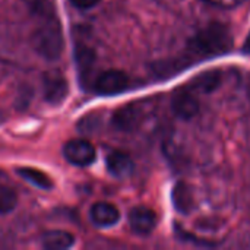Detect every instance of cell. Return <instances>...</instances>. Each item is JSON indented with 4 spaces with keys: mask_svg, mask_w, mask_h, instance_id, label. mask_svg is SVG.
I'll return each mask as SVG.
<instances>
[{
    "mask_svg": "<svg viewBox=\"0 0 250 250\" xmlns=\"http://www.w3.org/2000/svg\"><path fill=\"white\" fill-rule=\"evenodd\" d=\"M28 6L32 13L41 19L34 32V47L37 53L48 60L59 59L63 51L64 40L53 4L48 0H28Z\"/></svg>",
    "mask_w": 250,
    "mask_h": 250,
    "instance_id": "cell-1",
    "label": "cell"
},
{
    "mask_svg": "<svg viewBox=\"0 0 250 250\" xmlns=\"http://www.w3.org/2000/svg\"><path fill=\"white\" fill-rule=\"evenodd\" d=\"M233 48V35L230 29L218 22H212L196 32L189 44L188 51L195 59H211L230 53Z\"/></svg>",
    "mask_w": 250,
    "mask_h": 250,
    "instance_id": "cell-2",
    "label": "cell"
},
{
    "mask_svg": "<svg viewBox=\"0 0 250 250\" xmlns=\"http://www.w3.org/2000/svg\"><path fill=\"white\" fill-rule=\"evenodd\" d=\"M129 88V78L122 70H105L103 72L94 83V89L98 95L111 97L125 92Z\"/></svg>",
    "mask_w": 250,
    "mask_h": 250,
    "instance_id": "cell-3",
    "label": "cell"
},
{
    "mask_svg": "<svg viewBox=\"0 0 250 250\" xmlns=\"http://www.w3.org/2000/svg\"><path fill=\"white\" fill-rule=\"evenodd\" d=\"M64 158L76 167H88L97 158L94 145L85 139H72L63 148Z\"/></svg>",
    "mask_w": 250,
    "mask_h": 250,
    "instance_id": "cell-4",
    "label": "cell"
},
{
    "mask_svg": "<svg viewBox=\"0 0 250 250\" xmlns=\"http://www.w3.org/2000/svg\"><path fill=\"white\" fill-rule=\"evenodd\" d=\"M42 91L44 100L48 104L59 105L66 100L69 94L67 81L59 72H47L42 78Z\"/></svg>",
    "mask_w": 250,
    "mask_h": 250,
    "instance_id": "cell-5",
    "label": "cell"
},
{
    "mask_svg": "<svg viewBox=\"0 0 250 250\" xmlns=\"http://www.w3.org/2000/svg\"><path fill=\"white\" fill-rule=\"evenodd\" d=\"M171 108L179 119L190 120L199 113V101L192 89L183 86L174 92L171 100Z\"/></svg>",
    "mask_w": 250,
    "mask_h": 250,
    "instance_id": "cell-6",
    "label": "cell"
},
{
    "mask_svg": "<svg viewBox=\"0 0 250 250\" xmlns=\"http://www.w3.org/2000/svg\"><path fill=\"white\" fill-rule=\"evenodd\" d=\"M129 224L133 233L148 236L157 227V214L146 207H136L129 214Z\"/></svg>",
    "mask_w": 250,
    "mask_h": 250,
    "instance_id": "cell-7",
    "label": "cell"
},
{
    "mask_svg": "<svg viewBox=\"0 0 250 250\" xmlns=\"http://www.w3.org/2000/svg\"><path fill=\"white\" fill-rule=\"evenodd\" d=\"M91 221L101 229H108L114 224L119 223L120 220V212L119 209L108 202H97L89 212Z\"/></svg>",
    "mask_w": 250,
    "mask_h": 250,
    "instance_id": "cell-8",
    "label": "cell"
},
{
    "mask_svg": "<svg viewBox=\"0 0 250 250\" xmlns=\"http://www.w3.org/2000/svg\"><path fill=\"white\" fill-rule=\"evenodd\" d=\"M75 60H76V69L82 85L88 83V78L92 72L94 62H95V53L92 48H89L85 44H78L75 47Z\"/></svg>",
    "mask_w": 250,
    "mask_h": 250,
    "instance_id": "cell-9",
    "label": "cell"
},
{
    "mask_svg": "<svg viewBox=\"0 0 250 250\" xmlns=\"http://www.w3.org/2000/svg\"><path fill=\"white\" fill-rule=\"evenodd\" d=\"M223 82V73L220 70H207L201 75H198L193 81L189 82V85H186L189 89H192L195 94L201 92V94H209L212 91H215Z\"/></svg>",
    "mask_w": 250,
    "mask_h": 250,
    "instance_id": "cell-10",
    "label": "cell"
},
{
    "mask_svg": "<svg viewBox=\"0 0 250 250\" xmlns=\"http://www.w3.org/2000/svg\"><path fill=\"white\" fill-rule=\"evenodd\" d=\"M142 117V111L136 104H130L126 107H122L120 110L116 111V114L113 116V125L119 129V130H133Z\"/></svg>",
    "mask_w": 250,
    "mask_h": 250,
    "instance_id": "cell-11",
    "label": "cell"
},
{
    "mask_svg": "<svg viewBox=\"0 0 250 250\" xmlns=\"http://www.w3.org/2000/svg\"><path fill=\"white\" fill-rule=\"evenodd\" d=\"M107 170L114 177L123 179V177H127L129 174H132L133 161L127 154H125L122 151H114V152L108 154V157H107Z\"/></svg>",
    "mask_w": 250,
    "mask_h": 250,
    "instance_id": "cell-12",
    "label": "cell"
},
{
    "mask_svg": "<svg viewBox=\"0 0 250 250\" xmlns=\"http://www.w3.org/2000/svg\"><path fill=\"white\" fill-rule=\"evenodd\" d=\"M41 245L44 249L48 250H64L75 245V237L63 230H51L44 233L41 239Z\"/></svg>",
    "mask_w": 250,
    "mask_h": 250,
    "instance_id": "cell-13",
    "label": "cell"
},
{
    "mask_svg": "<svg viewBox=\"0 0 250 250\" xmlns=\"http://www.w3.org/2000/svg\"><path fill=\"white\" fill-rule=\"evenodd\" d=\"M171 198H173L174 208L179 212H182V214H189L190 212V209L193 207V198H192V192H190L188 185H185V183L176 185L174 189H173Z\"/></svg>",
    "mask_w": 250,
    "mask_h": 250,
    "instance_id": "cell-14",
    "label": "cell"
},
{
    "mask_svg": "<svg viewBox=\"0 0 250 250\" xmlns=\"http://www.w3.org/2000/svg\"><path fill=\"white\" fill-rule=\"evenodd\" d=\"M18 174H19L23 180H26L28 183L34 185V186L38 188V189L50 190V189L53 188L51 179H50L45 173H42V171H40V170H37V168H29V167L18 168Z\"/></svg>",
    "mask_w": 250,
    "mask_h": 250,
    "instance_id": "cell-15",
    "label": "cell"
},
{
    "mask_svg": "<svg viewBox=\"0 0 250 250\" xmlns=\"http://www.w3.org/2000/svg\"><path fill=\"white\" fill-rule=\"evenodd\" d=\"M18 204V195L16 192L4 185H0V215L9 214L15 209Z\"/></svg>",
    "mask_w": 250,
    "mask_h": 250,
    "instance_id": "cell-16",
    "label": "cell"
},
{
    "mask_svg": "<svg viewBox=\"0 0 250 250\" xmlns=\"http://www.w3.org/2000/svg\"><path fill=\"white\" fill-rule=\"evenodd\" d=\"M72 4L78 9H91L94 7L100 0H70Z\"/></svg>",
    "mask_w": 250,
    "mask_h": 250,
    "instance_id": "cell-17",
    "label": "cell"
},
{
    "mask_svg": "<svg viewBox=\"0 0 250 250\" xmlns=\"http://www.w3.org/2000/svg\"><path fill=\"white\" fill-rule=\"evenodd\" d=\"M243 53L245 54H250V32L249 35H248V38H246V41H245V44H243Z\"/></svg>",
    "mask_w": 250,
    "mask_h": 250,
    "instance_id": "cell-18",
    "label": "cell"
},
{
    "mask_svg": "<svg viewBox=\"0 0 250 250\" xmlns=\"http://www.w3.org/2000/svg\"><path fill=\"white\" fill-rule=\"evenodd\" d=\"M249 95H250V82H249Z\"/></svg>",
    "mask_w": 250,
    "mask_h": 250,
    "instance_id": "cell-19",
    "label": "cell"
}]
</instances>
